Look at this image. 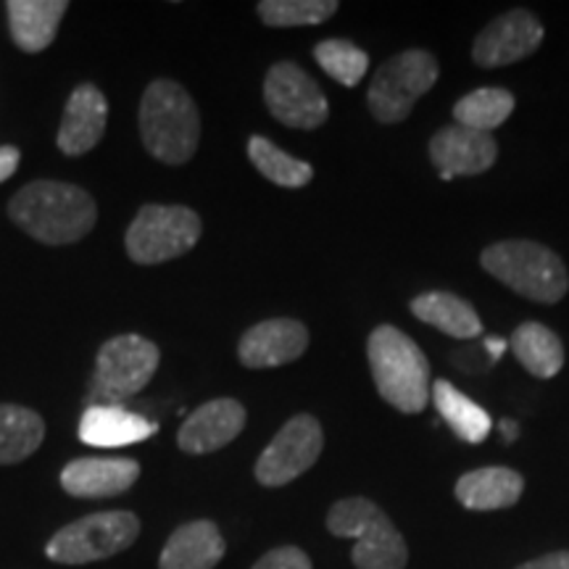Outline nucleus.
I'll use <instances>...</instances> for the list:
<instances>
[{
  "instance_id": "f257e3e1",
  "label": "nucleus",
  "mask_w": 569,
  "mask_h": 569,
  "mask_svg": "<svg viewBox=\"0 0 569 569\" xmlns=\"http://www.w3.org/2000/svg\"><path fill=\"white\" fill-rule=\"evenodd\" d=\"M13 224L48 246L77 243L96 227L98 209L88 190L69 182L38 180L9 203Z\"/></svg>"
},
{
  "instance_id": "f03ea898",
  "label": "nucleus",
  "mask_w": 569,
  "mask_h": 569,
  "mask_svg": "<svg viewBox=\"0 0 569 569\" xmlns=\"http://www.w3.org/2000/svg\"><path fill=\"white\" fill-rule=\"evenodd\" d=\"M140 140L161 163H188L201 140V113L182 84L156 80L140 101Z\"/></svg>"
},
{
  "instance_id": "7ed1b4c3",
  "label": "nucleus",
  "mask_w": 569,
  "mask_h": 569,
  "mask_svg": "<svg viewBox=\"0 0 569 569\" xmlns=\"http://www.w3.org/2000/svg\"><path fill=\"white\" fill-rule=\"evenodd\" d=\"M377 393L403 415H419L430 401V365L422 348L398 327H375L367 340Z\"/></svg>"
},
{
  "instance_id": "20e7f679",
  "label": "nucleus",
  "mask_w": 569,
  "mask_h": 569,
  "mask_svg": "<svg viewBox=\"0 0 569 569\" xmlns=\"http://www.w3.org/2000/svg\"><path fill=\"white\" fill-rule=\"evenodd\" d=\"M482 269L536 303H557L569 288L565 261L551 248L532 240H503L486 248Z\"/></svg>"
},
{
  "instance_id": "39448f33",
  "label": "nucleus",
  "mask_w": 569,
  "mask_h": 569,
  "mask_svg": "<svg viewBox=\"0 0 569 569\" xmlns=\"http://www.w3.org/2000/svg\"><path fill=\"white\" fill-rule=\"evenodd\" d=\"M327 530L336 538H353L356 569H407V540L377 503L353 496L338 501L327 515Z\"/></svg>"
},
{
  "instance_id": "423d86ee",
  "label": "nucleus",
  "mask_w": 569,
  "mask_h": 569,
  "mask_svg": "<svg viewBox=\"0 0 569 569\" xmlns=\"http://www.w3.org/2000/svg\"><path fill=\"white\" fill-rule=\"evenodd\" d=\"M201 217L188 206L148 203L127 230V253L134 264L153 267L193 251L201 238Z\"/></svg>"
},
{
  "instance_id": "0eeeda50",
  "label": "nucleus",
  "mask_w": 569,
  "mask_h": 569,
  "mask_svg": "<svg viewBox=\"0 0 569 569\" xmlns=\"http://www.w3.org/2000/svg\"><path fill=\"white\" fill-rule=\"evenodd\" d=\"M140 536V519L132 511H98L61 528L48 540L46 557L59 565H90L117 557Z\"/></svg>"
},
{
  "instance_id": "6e6552de",
  "label": "nucleus",
  "mask_w": 569,
  "mask_h": 569,
  "mask_svg": "<svg viewBox=\"0 0 569 569\" xmlns=\"http://www.w3.org/2000/svg\"><path fill=\"white\" fill-rule=\"evenodd\" d=\"M161 361L159 346L140 336H117L103 343L90 382L92 403L122 407L151 382Z\"/></svg>"
},
{
  "instance_id": "1a4fd4ad",
  "label": "nucleus",
  "mask_w": 569,
  "mask_h": 569,
  "mask_svg": "<svg viewBox=\"0 0 569 569\" xmlns=\"http://www.w3.org/2000/svg\"><path fill=\"white\" fill-rule=\"evenodd\" d=\"M440 67L427 51H403L380 63L369 84L367 101L377 122L396 124L409 117L419 98L438 82Z\"/></svg>"
},
{
  "instance_id": "9d476101",
  "label": "nucleus",
  "mask_w": 569,
  "mask_h": 569,
  "mask_svg": "<svg viewBox=\"0 0 569 569\" xmlns=\"http://www.w3.org/2000/svg\"><path fill=\"white\" fill-rule=\"evenodd\" d=\"M325 446L322 425L317 417L298 415L284 422V427L277 432L272 443L264 448L259 461H256V480L267 488H280L301 478L317 465L319 453Z\"/></svg>"
},
{
  "instance_id": "9b49d317",
  "label": "nucleus",
  "mask_w": 569,
  "mask_h": 569,
  "mask_svg": "<svg viewBox=\"0 0 569 569\" xmlns=\"http://www.w3.org/2000/svg\"><path fill=\"white\" fill-rule=\"evenodd\" d=\"M264 101L277 122L293 130H317L330 117V106L319 84L290 61L274 63L267 71Z\"/></svg>"
},
{
  "instance_id": "f8f14e48",
  "label": "nucleus",
  "mask_w": 569,
  "mask_h": 569,
  "mask_svg": "<svg viewBox=\"0 0 569 569\" xmlns=\"http://www.w3.org/2000/svg\"><path fill=\"white\" fill-rule=\"evenodd\" d=\"M543 42V24L530 11L517 9L490 21L472 46L478 67L496 69L528 59Z\"/></svg>"
},
{
  "instance_id": "ddd939ff",
  "label": "nucleus",
  "mask_w": 569,
  "mask_h": 569,
  "mask_svg": "<svg viewBox=\"0 0 569 569\" xmlns=\"http://www.w3.org/2000/svg\"><path fill=\"white\" fill-rule=\"evenodd\" d=\"M496 159V140L488 132L469 130V127H443L430 140V161L440 169V177L446 182L453 180V177H475L488 172Z\"/></svg>"
},
{
  "instance_id": "4468645a",
  "label": "nucleus",
  "mask_w": 569,
  "mask_h": 569,
  "mask_svg": "<svg viewBox=\"0 0 569 569\" xmlns=\"http://www.w3.org/2000/svg\"><path fill=\"white\" fill-rule=\"evenodd\" d=\"M243 403L234 401V398H213V401L198 407L193 415L184 419L180 432H177V446L184 453L201 457V453H211L230 446L243 432Z\"/></svg>"
},
{
  "instance_id": "2eb2a0df",
  "label": "nucleus",
  "mask_w": 569,
  "mask_h": 569,
  "mask_svg": "<svg viewBox=\"0 0 569 569\" xmlns=\"http://www.w3.org/2000/svg\"><path fill=\"white\" fill-rule=\"evenodd\" d=\"M309 348V330L296 319H267L240 338V365L248 369H272L301 359Z\"/></svg>"
},
{
  "instance_id": "dca6fc26",
  "label": "nucleus",
  "mask_w": 569,
  "mask_h": 569,
  "mask_svg": "<svg viewBox=\"0 0 569 569\" xmlns=\"http://www.w3.org/2000/svg\"><path fill=\"white\" fill-rule=\"evenodd\" d=\"M140 478L134 459H74L63 467L61 488L74 498H113Z\"/></svg>"
},
{
  "instance_id": "f3484780",
  "label": "nucleus",
  "mask_w": 569,
  "mask_h": 569,
  "mask_svg": "<svg viewBox=\"0 0 569 569\" xmlns=\"http://www.w3.org/2000/svg\"><path fill=\"white\" fill-rule=\"evenodd\" d=\"M109 103L96 84H80L71 92L59 127V148L67 156H82L98 146L103 138Z\"/></svg>"
},
{
  "instance_id": "a211bd4d",
  "label": "nucleus",
  "mask_w": 569,
  "mask_h": 569,
  "mask_svg": "<svg viewBox=\"0 0 569 569\" xmlns=\"http://www.w3.org/2000/svg\"><path fill=\"white\" fill-rule=\"evenodd\" d=\"M227 543L211 519L180 525L163 546L159 569H213L224 559Z\"/></svg>"
},
{
  "instance_id": "6ab92c4d",
  "label": "nucleus",
  "mask_w": 569,
  "mask_h": 569,
  "mask_svg": "<svg viewBox=\"0 0 569 569\" xmlns=\"http://www.w3.org/2000/svg\"><path fill=\"white\" fill-rule=\"evenodd\" d=\"M159 430L156 422L109 403H90L80 422V440L92 448H122L148 440Z\"/></svg>"
},
{
  "instance_id": "aec40b11",
  "label": "nucleus",
  "mask_w": 569,
  "mask_h": 569,
  "mask_svg": "<svg viewBox=\"0 0 569 569\" xmlns=\"http://www.w3.org/2000/svg\"><path fill=\"white\" fill-rule=\"evenodd\" d=\"M67 9V0H9L6 11L13 42L27 53L46 51L56 40Z\"/></svg>"
},
{
  "instance_id": "412c9836",
  "label": "nucleus",
  "mask_w": 569,
  "mask_h": 569,
  "mask_svg": "<svg viewBox=\"0 0 569 569\" xmlns=\"http://www.w3.org/2000/svg\"><path fill=\"white\" fill-rule=\"evenodd\" d=\"M522 475L507 467H486L461 475L457 482V498L465 509L496 511L509 509L522 498Z\"/></svg>"
},
{
  "instance_id": "4be33fe9",
  "label": "nucleus",
  "mask_w": 569,
  "mask_h": 569,
  "mask_svg": "<svg viewBox=\"0 0 569 569\" xmlns=\"http://www.w3.org/2000/svg\"><path fill=\"white\" fill-rule=\"evenodd\" d=\"M411 315L451 338L469 340L478 338L482 332L478 311H475L465 298L446 293V290H432V293L417 296L415 301H411Z\"/></svg>"
},
{
  "instance_id": "5701e85b",
  "label": "nucleus",
  "mask_w": 569,
  "mask_h": 569,
  "mask_svg": "<svg viewBox=\"0 0 569 569\" xmlns=\"http://www.w3.org/2000/svg\"><path fill=\"white\" fill-rule=\"evenodd\" d=\"M511 351L530 375L543 377V380L557 377L559 369L565 367V346H561L557 332L546 325H519L511 336Z\"/></svg>"
},
{
  "instance_id": "b1692460",
  "label": "nucleus",
  "mask_w": 569,
  "mask_h": 569,
  "mask_svg": "<svg viewBox=\"0 0 569 569\" xmlns=\"http://www.w3.org/2000/svg\"><path fill=\"white\" fill-rule=\"evenodd\" d=\"M432 403H436L438 415L443 422L451 427L465 443H482L490 432L488 411L478 407L472 398H467L448 380H438L430 390Z\"/></svg>"
},
{
  "instance_id": "393cba45",
  "label": "nucleus",
  "mask_w": 569,
  "mask_h": 569,
  "mask_svg": "<svg viewBox=\"0 0 569 569\" xmlns=\"http://www.w3.org/2000/svg\"><path fill=\"white\" fill-rule=\"evenodd\" d=\"M46 422L38 411L0 403V465H19L38 451Z\"/></svg>"
},
{
  "instance_id": "a878e982",
  "label": "nucleus",
  "mask_w": 569,
  "mask_h": 569,
  "mask_svg": "<svg viewBox=\"0 0 569 569\" xmlns=\"http://www.w3.org/2000/svg\"><path fill=\"white\" fill-rule=\"evenodd\" d=\"M515 111V96L503 88H480L453 106L457 124L469 127V130L488 132L501 127Z\"/></svg>"
},
{
  "instance_id": "bb28decb",
  "label": "nucleus",
  "mask_w": 569,
  "mask_h": 569,
  "mask_svg": "<svg viewBox=\"0 0 569 569\" xmlns=\"http://www.w3.org/2000/svg\"><path fill=\"white\" fill-rule=\"evenodd\" d=\"M248 159L269 182L280 184V188H303L315 177V169L309 163L280 151L272 140L261 138V134H253L248 140Z\"/></svg>"
},
{
  "instance_id": "cd10ccee",
  "label": "nucleus",
  "mask_w": 569,
  "mask_h": 569,
  "mask_svg": "<svg viewBox=\"0 0 569 569\" xmlns=\"http://www.w3.org/2000/svg\"><path fill=\"white\" fill-rule=\"evenodd\" d=\"M338 11L336 0H261L259 17L269 27L322 24Z\"/></svg>"
},
{
  "instance_id": "c85d7f7f",
  "label": "nucleus",
  "mask_w": 569,
  "mask_h": 569,
  "mask_svg": "<svg viewBox=\"0 0 569 569\" xmlns=\"http://www.w3.org/2000/svg\"><path fill=\"white\" fill-rule=\"evenodd\" d=\"M315 59L332 80L346 84V88H356L369 69V56L348 40L319 42L315 48Z\"/></svg>"
},
{
  "instance_id": "c756f323",
  "label": "nucleus",
  "mask_w": 569,
  "mask_h": 569,
  "mask_svg": "<svg viewBox=\"0 0 569 569\" xmlns=\"http://www.w3.org/2000/svg\"><path fill=\"white\" fill-rule=\"evenodd\" d=\"M251 569H311V559L298 546H280L267 551Z\"/></svg>"
},
{
  "instance_id": "7c9ffc66",
  "label": "nucleus",
  "mask_w": 569,
  "mask_h": 569,
  "mask_svg": "<svg viewBox=\"0 0 569 569\" xmlns=\"http://www.w3.org/2000/svg\"><path fill=\"white\" fill-rule=\"evenodd\" d=\"M517 569H569V551L546 553V557L532 559V561H528V565H522Z\"/></svg>"
},
{
  "instance_id": "2f4dec72",
  "label": "nucleus",
  "mask_w": 569,
  "mask_h": 569,
  "mask_svg": "<svg viewBox=\"0 0 569 569\" xmlns=\"http://www.w3.org/2000/svg\"><path fill=\"white\" fill-rule=\"evenodd\" d=\"M19 159H21L19 148L0 146V182H6L13 172H17Z\"/></svg>"
},
{
  "instance_id": "473e14b6",
  "label": "nucleus",
  "mask_w": 569,
  "mask_h": 569,
  "mask_svg": "<svg viewBox=\"0 0 569 569\" xmlns=\"http://www.w3.org/2000/svg\"><path fill=\"white\" fill-rule=\"evenodd\" d=\"M486 348H488V353H490V359H498V356H501L503 351H507V340L503 338H486Z\"/></svg>"
},
{
  "instance_id": "72a5a7b5",
  "label": "nucleus",
  "mask_w": 569,
  "mask_h": 569,
  "mask_svg": "<svg viewBox=\"0 0 569 569\" xmlns=\"http://www.w3.org/2000/svg\"><path fill=\"white\" fill-rule=\"evenodd\" d=\"M501 432H503V440H507V443H515V440H517V422H511V419H503Z\"/></svg>"
}]
</instances>
